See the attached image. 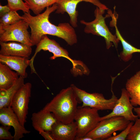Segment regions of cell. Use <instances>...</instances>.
I'll use <instances>...</instances> for the list:
<instances>
[{
  "instance_id": "obj_1",
  "label": "cell",
  "mask_w": 140,
  "mask_h": 140,
  "mask_svg": "<svg viewBox=\"0 0 140 140\" xmlns=\"http://www.w3.org/2000/svg\"><path fill=\"white\" fill-rule=\"evenodd\" d=\"M56 3L46 8L43 13L33 16L30 13L24 12L22 19L28 24L31 29V39L33 46L36 45L44 35L55 36L64 40L70 45L77 41V36L73 27L68 23H61L58 26L50 23V15L56 10Z\"/></svg>"
},
{
  "instance_id": "obj_2",
  "label": "cell",
  "mask_w": 140,
  "mask_h": 140,
  "mask_svg": "<svg viewBox=\"0 0 140 140\" xmlns=\"http://www.w3.org/2000/svg\"><path fill=\"white\" fill-rule=\"evenodd\" d=\"M78 100L70 86L61 90L43 109L52 113L58 121L69 123L74 121Z\"/></svg>"
},
{
  "instance_id": "obj_3",
  "label": "cell",
  "mask_w": 140,
  "mask_h": 140,
  "mask_svg": "<svg viewBox=\"0 0 140 140\" xmlns=\"http://www.w3.org/2000/svg\"><path fill=\"white\" fill-rule=\"evenodd\" d=\"M36 46L34 54L30 59L29 66L32 72L35 71L33 64L35 57L37 53L42 50L48 51L53 54V56L50 58L51 60H54L59 57L68 59L72 63L73 68L72 71L75 75L85 74L88 71V68L82 62L71 59L69 56V53L66 50L61 47L55 40L49 38L47 35L42 36L41 40Z\"/></svg>"
},
{
  "instance_id": "obj_4",
  "label": "cell",
  "mask_w": 140,
  "mask_h": 140,
  "mask_svg": "<svg viewBox=\"0 0 140 140\" xmlns=\"http://www.w3.org/2000/svg\"><path fill=\"white\" fill-rule=\"evenodd\" d=\"M106 10L97 6L94 11L95 18L93 20L87 22L82 20L80 23L85 25L84 31L85 33L103 37L105 41L107 48L109 49L113 44L117 47L120 40L115 34H113L110 32L106 24L105 19L110 15L104 17L103 16Z\"/></svg>"
},
{
  "instance_id": "obj_5",
  "label": "cell",
  "mask_w": 140,
  "mask_h": 140,
  "mask_svg": "<svg viewBox=\"0 0 140 140\" xmlns=\"http://www.w3.org/2000/svg\"><path fill=\"white\" fill-rule=\"evenodd\" d=\"M71 86L78 100L82 103V107H88L98 110H112L118 99L113 93L110 99H106L102 94L89 93L79 88L74 85H71Z\"/></svg>"
},
{
  "instance_id": "obj_6",
  "label": "cell",
  "mask_w": 140,
  "mask_h": 140,
  "mask_svg": "<svg viewBox=\"0 0 140 140\" xmlns=\"http://www.w3.org/2000/svg\"><path fill=\"white\" fill-rule=\"evenodd\" d=\"M130 122L120 116L106 118L100 121L96 127L85 136L93 140H106L114 132L124 130Z\"/></svg>"
},
{
  "instance_id": "obj_7",
  "label": "cell",
  "mask_w": 140,
  "mask_h": 140,
  "mask_svg": "<svg viewBox=\"0 0 140 140\" xmlns=\"http://www.w3.org/2000/svg\"><path fill=\"white\" fill-rule=\"evenodd\" d=\"M98 111L88 107H78L74 119L77 127L76 137L84 136L96 127L100 121Z\"/></svg>"
},
{
  "instance_id": "obj_8",
  "label": "cell",
  "mask_w": 140,
  "mask_h": 140,
  "mask_svg": "<svg viewBox=\"0 0 140 140\" xmlns=\"http://www.w3.org/2000/svg\"><path fill=\"white\" fill-rule=\"evenodd\" d=\"M29 27L23 19L11 25L0 26V41H16L32 46L27 30Z\"/></svg>"
},
{
  "instance_id": "obj_9",
  "label": "cell",
  "mask_w": 140,
  "mask_h": 140,
  "mask_svg": "<svg viewBox=\"0 0 140 140\" xmlns=\"http://www.w3.org/2000/svg\"><path fill=\"white\" fill-rule=\"evenodd\" d=\"M31 88L32 84L30 83H25L14 95L10 105L20 124L24 127L26 122Z\"/></svg>"
},
{
  "instance_id": "obj_10",
  "label": "cell",
  "mask_w": 140,
  "mask_h": 140,
  "mask_svg": "<svg viewBox=\"0 0 140 140\" xmlns=\"http://www.w3.org/2000/svg\"><path fill=\"white\" fill-rule=\"evenodd\" d=\"M121 90V97L118 99L112 111L105 116L100 117V121L113 116H120L130 121L133 122L138 117L133 113L134 107L131 103L129 93L125 88L122 89Z\"/></svg>"
},
{
  "instance_id": "obj_11",
  "label": "cell",
  "mask_w": 140,
  "mask_h": 140,
  "mask_svg": "<svg viewBox=\"0 0 140 140\" xmlns=\"http://www.w3.org/2000/svg\"><path fill=\"white\" fill-rule=\"evenodd\" d=\"M0 123L2 125L13 128L15 132L13 140H19L24 137V134L30 132L21 124L10 106L0 109Z\"/></svg>"
},
{
  "instance_id": "obj_12",
  "label": "cell",
  "mask_w": 140,
  "mask_h": 140,
  "mask_svg": "<svg viewBox=\"0 0 140 140\" xmlns=\"http://www.w3.org/2000/svg\"><path fill=\"white\" fill-rule=\"evenodd\" d=\"M99 0H57L55 13L63 14L67 12L70 17V23L74 27H77L78 11L76 10L78 4L82 2H89L96 5Z\"/></svg>"
},
{
  "instance_id": "obj_13",
  "label": "cell",
  "mask_w": 140,
  "mask_h": 140,
  "mask_svg": "<svg viewBox=\"0 0 140 140\" xmlns=\"http://www.w3.org/2000/svg\"><path fill=\"white\" fill-rule=\"evenodd\" d=\"M77 128L74 121L67 124L57 121L53 125L50 132L54 140H73Z\"/></svg>"
},
{
  "instance_id": "obj_14",
  "label": "cell",
  "mask_w": 140,
  "mask_h": 140,
  "mask_svg": "<svg viewBox=\"0 0 140 140\" xmlns=\"http://www.w3.org/2000/svg\"><path fill=\"white\" fill-rule=\"evenodd\" d=\"M31 119L33 128L39 132L43 131H51L53 125L58 121L52 113L43 109L33 113Z\"/></svg>"
},
{
  "instance_id": "obj_15",
  "label": "cell",
  "mask_w": 140,
  "mask_h": 140,
  "mask_svg": "<svg viewBox=\"0 0 140 140\" xmlns=\"http://www.w3.org/2000/svg\"><path fill=\"white\" fill-rule=\"evenodd\" d=\"M0 55L29 57L32 52L31 46L19 42L0 41Z\"/></svg>"
},
{
  "instance_id": "obj_16",
  "label": "cell",
  "mask_w": 140,
  "mask_h": 140,
  "mask_svg": "<svg viewBox=\"0 0 140 140\" xmlns=\"http://www.w3.org/2000/svg\"><path fill=\"white\" fill-rule=\"evenodd\" d=\"M0 62L14 70L19 76L24 79L27 76L26 69L29 66V57L0 55Z\"/></svg>"
},
{
  "instance_id": "obj_17",
  "label": "cell",
  "mask_w": 140,
  "mask_h": 140,
  "mask_svg": "<svg viewBox=\"0 0 140 140\" xmlns=\"http://www.w3.org/2000/svg\"><path fill=\"white\" fill-rule=\"evenodd\" d=\"M125 87L129 94L132 105L133 106H139L134 108L133 110L140 118V71L127 80Z\"/></svg>"
},
{
  "instance_id": "obj_18",
  "label": "cell",
  "mask_w": 140,
  "mask_h": 140,
  "mask_svg": "<svg viewBox=\"0 0 140 140\" xmlns=\"http://www.w3.org/2000/svg\"><path fill=\"white\" fill-rule=\"evenodd\" d=\"M111 17L112 20L111 22L112 25L115 27V35L121 42L123 47V51L120 54V57L124 61H127L131 59L133 53L135 52L140 53V49L133 46L124 39L117 26V18L115 15Z\"/></svg>"
},
{
  "instance_id": "obj_19",
  "label": "cell",
  "mask_w": 140,
  "mask_h": 140,
  "mask_svg": "<svg viewBox=\"0 0 140 140\" xmlns=\"http://www.w3.org/2000/svg\"><path fill=\"white\" fill-rule=\"evenodd\" d=\"M19 76L7 65L0 62V91L5 90L12 86Z\"/></svg>"
},
{
  "instance_id": "obj_20",
  "label": "cell",
  "mask_w": 140,
  "mask_h": 140,
  "mask_svg": "<svg viewBox=\"0 0 140 140\" xmlns=\"http://www.w3.org/2000/svg\"><path fill=\"white\" fill-rule=\"evenodd\" d=\"M23 77L19 76L15 83L8 89L0 91V109L10 106L12 99L19 89L25 84Z\"/></svg>"
},
{
  "instance_id": "obj_21",
  "label": "cell",
  "mask_w": 140,
  "mask_h": 140,
  "mask_svg": "<svg viewBox=\"0 0 140 140\" xmlns=\"http://www.w3.org/2000/svg\"><path fill=\"white\" fill-rule=\"evenodd\" d=\"M35 15L40 14L45 8L51 6L57 0H23Z\"/></svg>"
},
{
  "instance_id": "obj_22",
  "label": "cell",
  "mask_w": 140,
  "mask_h": 140,
  "mask_svg": "<svg viewBox=\"0 0 140 140\" xmlns=\"http://www.w3.org/2000/svg\"><path fill=\"white\" fill-rule=\"evenodd\" d=\"M22 19L16 11H10L0 17V26L8 25L15 23Z\"/></svg>"
},
{
  "instance_id": "obj_23",
  "label": "cell",
  "mask_w": 140,
  "mask_h": 140,
  "mask_svg": "<svg viewBox=\"0 0 140 140\" xmlns=\"http://www.w3.org/2000/svg\"><path fill=\"white\" fill-rule=\"evenodd\" d=\"M7 5L10 11H16L21 10L24 12L30 13L29 8L26 3L23 0H7Z\"/></svg>"
},
{
  "instance_id": "obj_24",
  "label": "cell",
  "mask_w": 140,
  "mask_h": 140,
  "mask_svg": "<svg viewBox=\"0 0 140 140\" xmlns=\"http://www.w3.org/2000/svg\"><path fill=\"white\" fill-rule=\"evenodd\" d=\"M127 140H140V118H137L131 126L126 138Z\"/></svg>"
},
{
  "instance_id": "obj_25",
  "label": "cell",
  "mask_w": 140,
  "mask_h": 140,
  "mask_svg": "<svg viewBox=\"0 0 140 140\" xmlns=\"http://www.w3.org/2000/svg\"><path fill=\"white\" fill-rule=\"evenodd\" d=\"M134 124L133 121H130L127 127L120 133L115 136H110L106 140H125L129 133L131 126Z\"/></svg>"
},
{
  "instance_id": "obj_26",
  "label": "cell",
  "mask_w": 140,
  "mask_h": 140,
  "mask_svg": "<svg viewBox=\"0 0 140 140\" xmlns=\"http://www.w3.org/2000/svg\"><path fill=\"white\" fill-rule=\"evenodd\" d=\"M11 126L2 125L0 126V140H13L12 136L9 130Z\"/></svg>"
},
{
  "instance_id": "obj_27",
  "label": "cell",
  "mask_w": 140,
  "mask_h": 140,
  "mask_svg": "<svg viewBox=\"0 0 140 140\" xmlns=\"http://www.w3.org/2000/svg\"><path fill=\"white\" fill-rule=\"evenodd\" d=\"M39 133L46 140H54L50 131H43L39 132Z\"/></svg>"
},
{
  "instance_id": "obj_28",
  "label": "cell",
  "mask_w": 140,
  "mask_h": 140,
  "mask_svg": "<svg viewBox=\"0 0 140 140\" xmlns=\"http://www.w3.org/2000/svg\"><path fill=\"white\" fill-rule=\"evenodd\" d=\"M10 10L7 5L2 6L0 5V17H1L9 12Z\"/></svg>"
}]
</instances>
